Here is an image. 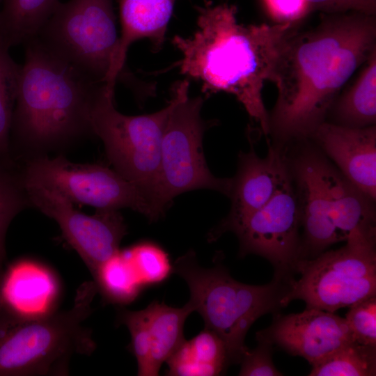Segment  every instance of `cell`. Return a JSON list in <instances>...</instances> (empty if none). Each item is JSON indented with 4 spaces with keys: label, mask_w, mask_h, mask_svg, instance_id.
I'll return each mask as SVG.
<instances>
[{
    "label": "cell",
    "mask_w": 376,
    "mask_h": 376,
    "mask_svg": "<svg viewBox=\"0 0 376 376\" xmlns=\"http://www.w3.org/2000/svg\"><path fill=\"white\" fill-rule=\"evenodd\" d=\"M116 322L124 324L128 329L131 343L130 351L137 362V375L155 376L151 364V339L145 308L130 311L119 307L117 311Z\"/></svg>",
    "instance_id": "28"
},
{
    "label": "cell",
    "mask_w": 376,
    "mask_h": 376,
    "mask_svg": "<svg viewBox=\"0 0 376 376\" xmlns=\"http://www.w3.org/2000/svg\"><path fill=\"white\" fill-rule=\"evenodd\" d=\"M0 38L10 48L36 37L59 0H2Z\"/></svg>",
    "instance_id": "22"
},
{
    "label": "cell",
    "mask_w": 376,
    "mask_h": 376,
    "mask_svg": "<svg viewBox=\"0 0 376 376\" xmlns=\"http://www.w3.org/2000/svg\"><path fill=\"white\" fill-rule=\"evenodd\" d=\"M24 45L10 133L12 155L18 162L93 134L91 109L103 85L55 56L36 37Z\"/></svg>",
    "instance_id": "3"
},
{
    "label": "cell",
    "mask_w": 376,
    "mask_h": 376,
    "mask_svg": "<svg viewBox=\"0 0 376 376\" xmlns=\"http://www.w3.org/2000/svg\"><path fill=\"white\" fill-rule=\"evenodd\" d=\"M22 163L25 186L54 189L73 203L97 210L127 207L151 221L159 219L150 196L114 169L97 164L74 163L63 155H40Z\"/></svg>",
    "instance_id": "11"
},
{
    "label": "cell",
    "mask_w": 376,
    "mask_h": 376,
    "mask_svg": "<svg viewBox=\"0 0 376 376\" xmlns=\"http://www.w3.org/2000/svg\"><path fill=\"white\" fill-rule=\"evenodd\" d=\"M145 310L151 339V364L156 376L162 365L184 341L185 322L194 310L188 301L178 308L157 301Z\"/></svg>",
    "instance_id": "21"
},
{
    "label": "cell",
    "mask_w": 376,
    "mask_h": 376,
    "mask_svg": "<svg viewBox=\"0 0 376 376\" xmlns=\"http://www.w3.org/2000/svg\"><path fill=\"white\" fill-rule=\"evenodd\" d=\"M300 233L297 196L288 171L269 202L233 233L238 238L240 256L263 257L273 265L274 275L290 279L296 274Z\"/></svg>",
    "instance_id": "12"
},
{
    "label": "cell",
    "mask_w": 376,
    "mask_h": 376,
    "mask_svg": "<svg viewBox=\"0 0 376 376\" xmlns=\"http://www.w3.org/2000/svg\"><path fill=\"white\" fill-rule=\"evenodd\" d=\"M310 139L350 181L375 201V125L352 128L325 121Z\"/></svg>",
    "instance_id": "16"
},
{
    "label": "cell",
    "mask_w": 376,
    "mask_h": 376,
    "mask_svg": "<svg viewBox=\"0 0 376 376\" xmlns=\"http://www.w3.org/2000/svg\"><path fill=\"white\" fill-rule=\"evenodd\" d=\"M357 77L341 90L326 121L347 127L363 128L376 123V51L361 65Z\"/></svg>",
    "instance_id": "19"
},
{
    "label": "cell",
    "mask_w": 376,
    "mask_h": 376,
    "mask_svg": "<svg viewBox=\"0 0 376 376\" xmlns=\"http://www.w3.org/2000/svg\"><path fill=\"white\" fill-rule=\"evenodd\" d=\"M173 273L187 283L194 312L203 318L205 327L224 341L230 364L240 363L246 335L252 324L267 313H277L288 306L286 296L295 278L274 275L267 284L237 281L220 264L205 268L189 251L173 263Z\"/></svg>",
    "instance_id": "6"
},
{
    "label": "cell",
    "mask_w": 376,
    "mask_h": 376,
    "mask_svg": "<svg viewBox=\"0 0 376 376\" xmlns=\"http://www.w3.org/2000/svg\"><path fill=\"white\" fill-rule=\"evenodd\" d=\"M2 2V0H0V3Z\"/></svg>",
    "instance_id": "34"
},
{
    "label": "cell",
    "mask_w": 376,
    "mask_h": 376,
    "mask_svg": "<svg viewBox=\"0 0 376 376\" xmlns=\"http://www.w3.org/2000/svg\"><path fill=\"white\" fill-rule=\"evenodd\" d=\"M197 29L189 37L175 36L180 72L198 81L207 95H233L249 117L269 134V113L263 100L264 84L276 50L297 24H242L234 5L207 2L197 8Z\"/></svg>",
    "instance_id": "2"
},
{
    "label": "cell",
    "mask_w": 376,
    "mask_h": 376,
    "mask_svg": "<svg viewBox=\"0 0 376 376\" xmlns=\"http://www.w3.org/2000/svg\"><path fill=\"white\" fill-rule=\"evenodd\" d=\"M167 375L215 376L230 365L224 341L205 327L191 339L184 341L166 361Z\"/></svg>",
    "instance_id": "20"
},
{
    "label": "cell",
    "mask_w": 376,
    "mask_h": 376,
    "mask_svg": "<svg viewBox=\"0 0 376 376\" xmlns=\"http://www.w3.org/2000/svg\"><path fill=\"white\" fill-rule=\"evenodd\" d=\"M115 91L102 85L97 91L91 109L93 135L102 141L113 169L143 189L156 210V191L159 175L160 148L164 128L173 106L156 112L127 116L114 105Z\"/></svg>",
    "instance_id": "9"
},
{
    "label": "cell",
    "mask_w": 376,
    "mask_h": 376,
    "mask_svg": "<svg viewBox=\"0 0 376 376\" xmlns=\"http://www.w3.org/2000/svg\"><path fill=\"white\" fill-rule=\"evenodd\" d=\"M176 0H118L121 26L118 64L126 70L125 60L130 46L136 40L147 39L153 52L161 49L165 42L169 21Z\"/></svg>",
    "instance_id": "18"
},
{
    "label": "cell",
    "mask_w": 376,
    "mask_h": 376,
    "mask_svg": "<svg viewBox=\"0 0 376 376\" xmlns=\"http://www.w3.org/2000/svg\"><path fill=\"white\" fill-rule=\"evenodd\" d=\"M376 346L354 340L312 365L310 376H375Z\"/></svg>",
    "instance_id": "24"
},
{
    "label": "cell",
    "mask_w": 376,
    "mask_h": 376,
    "mask_svg": "<svg viewBox=\"0 0 376 376\" xmlns=\"http://www.w3.org/2000/svg\"><path fill=\"white\" fill-rule=\"evenodd\" d=\"M256 336L304 358L311 366L354 340L345 318L314 308L299 313H275L272 324Z\"/></svg>",
    "instance_id": "14"
},
{
    "label": "cell",
    "mask_w": 376,
    "mask_h": 376,
    "mask_svg": "<svg viewBox=\"0 0 376 376\" xmlns=\"http://www.w3.org/2000/svg\"><path fill=\"white\" fill-rule=\"evenodd\" d=\"M258 345L253 349L247 348L243 353L240 363V376H281L272 359L273 346L268 342L256 338Z\"/></svg>",
    "instance_id": "30"
},
{
    "label": "cell",
    "mask_w": 376,
    "mask_h": 376,
    "mask_svg": "<svg viewBox=\"0 0 376 376\" xmlns=\"http://www.w3.org/2000/svg\"><path fill=\"white\" fill-rule=\"evenodd\" d=\"M376 51L375 15L324 13L308 30L292 28L276 50L268 80L277 88L269 114L273 146L311 139L351 77Z\"/></svg>",
    "instance_id": "1"
},
{
    "label": "cell",
    "mask_w": 376,
    "mask_h": 376,
    "mask_svg": "<svg viewBox=\"0 0 376 376\" xmlns=\"http://www.w3.org/2000/svg\"><path fill=\"white\" fill-rule=\"evenodd\" d=\"M267 155L261 158L251 147L238 155L237 170L232 178L230 210L208 234L214 241L226 232L234 233L250 216L269 202L288 173L283 148L268 141Z\"/></svg>",
    "instance_id": "15"
},
{
    "label": "cell",
    "mask_w": 376,
    "mask_h": 376,
    "mask_svg": "<svg viewBox=\"0 0 376 376\" xmlns=\"http://www.w3.org/2000/svg\"><path fill=\"white\" fill-rule=\"evenodd\" d=\"M276 23L300 24L312 12L306 0H260Z\"/></svg>",
    "instance_id": "31"
},
{
    "label": "cell",
    "mask_w": 376,
    "mask_h": 376,
    "mask_svg": "<svg viewBox=\"0 0 376 376\" xmlns=\"http://www.w3.org/2000/svg\"><path fill=\"white\" fill-rule=\"evenodd\" d=\"M312 11L324 13L359 12L375 15L376 0H306Z\"/></svg>",
    "instance_id": "32"
},
{
    "label": "cell",
    "mask_w": 376,
    "mask_h": 376,
    "mask_svg": "<svg viewBox=\"0 0 376 376\" xmlns=\"http://www.w3.org/2000/svg\"><path fill=\"white\" fill-rule=\"evenodd\" d=\"M93 281L104 301L118 306L134 301L144 288L121 251L99 267Z\"/></svg>",
    "instance_id": "23"
},
{
    "label": "cell",
    "mask_w": 376,
    "mask_h": 376,
    "mask_svg": "<svg viewBox=\"0 0 376 376\" xmlns=\"http://www.w3.org/2000/svg\"><path fill=\"white\" fill-rule=\"evenodd\" d=\"M31 206L53 219L68 244L77 252L93 277L99 267L120 251L127 234L125 222L117 210H97L84 214L54 189L25 186Z\"/></svg>",
    "instance_id": "13"
},
{
    "label": "cell",
    "mask_w": 376,
    "mask_h": 376,
    "mask_svg": "<svg viewBox=\"0 0 376 376\" xmlns=\"http://www.w3.org/2000/svg\"><path fill=\"white\" fill-rule=\"evenodd\" d=\"M0 38V162H16L12 155L10 133L22 65L11 57Z\"/></svg>",
    "instance_id": "25"
},
{
    "label": "cell",
    "mask_w": 376,
    "mask_h": 376,
    "mask_svg": "<svg viewBox=\"0 0 376 376\" xmlns=\"http://www.w3.org/2000/svg\"><path fill=\"white\" fill-rule=\"evenodd\" d=\"M36 37L52 54L95 84L115 90L117 81L132 88L138 83L118 64L120 36L113 0L59 2Z\"/></svg>",
    "instance_id": "7"
},
{
    "label": "cell",
    "mask_w": 376,
    "mask_h": 376,
    "mask_svg": "<svg viewBox=\"0 0 376 376\" xmlns=\"http://www.w3.org/2000/svg\"><path fill=\"white\" fill-rule=\"evenodd\" d=\"M349 308L345 318L354 340L363 345L376 346V295L367 297Z\"/></svg>",
    "instance_id": "29"
},
{
    "label": "cell",
    "mask_w": 376,
    "mask_h": 376,
    "mask_svg": "<svg viewBox=\"0 0 376 376\" xmlns=\"http://www.w3.org/2000/svg\"><path fill=\"white\" fill-rule=\"evenodd\" d=\"M3 262H4V260H0V288H1V279H2L3 274V272H4V269L3 268ZM6 314V311H4V309H3V306H2V304H1V297H0V320Z\"/></svg>",
    "instance_id": "33"
},
{
    "label": "cell",
    "mask_w": 376,
    "mask_h": 376,
    "mask_svg": "<svg viewBox=\"0 0 376 376\" xmlns=\"http://www.w3.org/2000/svg\"><path fill=\"white\" fill-rule=\"evenodd\" d=\"M21 166L17 162H0V259L6 258L5 240L10 224L30 206Z\"/></svg>",
    "instance_id": "26"
},
{
    "label": "cell",
    "mask_w": 376,
    "mask_h": 376,
    "mask_svg": "<svg viewBox=\"0 0 376 376\" xmlns=\"http://www.w3.org/2000/svg\"><path fill=\"white\" fill-rule=\"evenodd\" d=\"M94 281L81 283L72 306L36 318L6 314L0 320V376L65 375L75 354L96 348L84 322L93 312Z\"/></svg>",
    "instance_id": "5"
},
{
    "label": "cell",
    "mask_w": 376,
    "mask_h": 376,
    "mask_svg": "<svg viewBox=\"0 0 376 376\" xmlns=\"http://www.w3.org/2000/svg\"><path fill=\"white\" fill-rule=\"evenodd\" d=\"M58 292L57 281L48 269L24 260L4 270L0 297L6 313L18 318H36L53 312Z\"/></svg>",
    "instance_id": "17"
},
{
    "label": "cell",
    "mask_w": 376,
    "mask_h": 376,
    "mask_svg": "<svg viewBox=\"0 0 376 376\" xmlns=\"http://www.w3.org/2000/svg\"><path fill=\"white\" fill-rule=\"evenodd\" d=\"M121 251L144 288L160 284L173 273L169 254L153 242L143 241Z\"/></svg>",
    "instance_id": "27"
},
{
    "label": "cell",
    "mask_w": 376,
    "mask_h": 376,
    "mask_svg": "<svg viewBox=\"0 0 376 376\" xmlns=\"http://www.w3.org/2000/svg\"><path fill=\"white\" fill-rule=\"evenodd\" d=\"M189 88L187 79L173 86V106L162 134L156 200L163 214L180 194L208 189L229 197L231 190L232 178H217L207 165L203 138L207 125L201 115L204 99L189 97Z\"/></svg>",
    "instance_id": "8"
},
{
    "label": "cell",
    "mask_w": 376,
    "mask_h": 376,
    "mask_svg": "<svg viewBox=\"0 0 376 376\" xmlns=\"http://www.w3.org/2000/svg\"><path fill=\"white\" fill-rule=\"evenodd\" d=\"M338 249L299 261L286 302L301 299L306 308L334 313L376 295V237L347 240Z\"/></svg>",
    "instance_id": "10"
},
{
    "label": "cell",
    "mask_w": 376,
    "mask_h": 376,
    "mask_svg": "<svg viewBox=\"0 0 376 376\" xmlns=\"http://www.w3.org/2000/svg\"><path fill=\"white\" fill-rule=\"evenodd\" d=\"M283 152L300 217L299 261L314 258L337 242L376 232L375 201L311 139L292 142Z\"/></svg>",
    "instance_id": "4"
}]
</instances>
